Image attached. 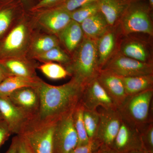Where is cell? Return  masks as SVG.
<instances>
[{
	"label": "cell",
	"mask_w": 153,
	"mask_h": 153,
	"mask_svg": "<svg viewBox=\"0 0 153 153\" xmlns=\"http://www.w3.org/2000/svg\"><path fill=\"white\" fill-rule=\"evenodd\" d=\"M130 1H137V0H129Z\"/></svg>",
	"instance_id": "ee69618b"
},
{
	"label": "cell",
	"mask_w": 153,
	"mask_h": 153,
	"mask_svg": "<svg viewBox=\"0 0 153 153\" xmlns=\"http://www.w3.org/2000/svg\"><path fill=\"white\" fill-rule=\"evenodd\" d=\"M73 111L55 124L53 153H70L77 146L78 137L74 126Z\"/></svg>",
	"instance_id": "52a82bcc"
},
{
	"label": "cell",
	"mask_w": 153,
	"mask_h": 153,
	"mask_svg": "<svg viewBox=\"0 0 153 153\" xmlns=\"http://www.w3.org/2000/svg\"><path fill=\"white\" fill-rule=\"evenodd\" d=\"M13 17V11L10 9H6L0 11V36L10 27Z\"/></svg>",
	"instance_id": "1f68e13d"
},
{
	"label": "cell",
	"mask_w": 153,
	"mask_h": 153,
	"mask_svg": "<svg viewBox=\"0 0 153 153\" xmlns=\"http://www.w3.org/2000/svg\"><path fill=\"white\" fill-rule=\"evenodd\" d=\"M65 68L69 76L83 86L96 78L100 70L96 40L84 36L73 52L71 61Z\"/></svg>",
	"instance_id": "7a4b0ae2"
},
{
	"label": "cell",
	"mask_w": 153,
	"mask_h": 153,
	"mask_svg": "<svg viewBox=\"0 0 153 153\" xmlns=\"http://www.w3.org/2000/svg\"><path fill=\"white\" fill-rule=\"evenodd\" d=\"M0 112L12 134H19L29 121L25 114L7 97L0 96Z\"/></svg>",
	"instance_id": "5bb4252c"
},
{
	"label": "cell",
	"mask_w": 153,
	"mask_h": 153,
	"mask_svg": "<svg viewBox=\"0 0 153 153\" xmlns=\"http://www.w3.org/2000/svg\"><path fill=\"white\" fill-rule=\"evenodd\" d=\"M101 69L121 76H133L153 74V63H144L122 55L116 50Z\"/></svg>",
	"instance_id": "8992f818"
},
{
	"label": "cell",
	"mask_w": 153,
	"mask_h": 153,
	"mask_svg": "<svg viewBox=\"0 0 153 153\" xmlns=\"http://www.w3.org/2000/svg\"><path fill=\"white\" fill-rule=\"evenodd\" d=\"M149 1V4L150 7L151 9L152 10L153 7V0H148Z\"/></svg>",
	"instance_id": "60d3db41"
},
{
	"label": "cell",
	"mask_w": 153,
	"mask_h": 153,
	"mask_svg": "<svg viewBox=\"0 0 153 153\" xmlns=\"http://www.w3.org/2000/svg\"><path fill=\"white\" fill-rule=\"evenodd\" d=\"M119 33L117 25L112 27H109L97 40L100 69L103 67L115 52L117 47L118 35Z\"/></svg>",
	"instance_id": "2e32d148"
},
{
	"label": "cell",
	"mask_w": 153,
	"mask_h": 153,
	"mask_svg": "<svg viewBox=\"0 0 153 153\" xmlns=\"http://www.w3.org/2000/svg\"><path fill=\"white\" fill-rule=\"evenodd\" d=\"M98 111L100 121L95 138L103 146L111 149L120 128L122 118L118 108L106 109L101 108Z\"/></svg>",
	"instance_id": "ba28073f"
},
{
	"label": "cell",
	"mask_w": 153,
	"mask_h": 153,
	"mask_svg": "<svg viewBox=\"0 0 153 153\" xmlns=\"http://www.w3.org/2000/svg\"><path fill=\"white\" fill-rule=\"evenodd\" d=\"M97 78L117 108L119 107L127 96L121 76L108 70L101 69Z\"/></svg>",
	"instance_id": "4fadbf2b"
},
{
	"label": "cell",
	"mask_w": 153,
	"mask_h": 153,
	"mask_svg": "<svg viewBox=\"0 0 153 153\" xmlns=\"http://www.w3.org/2000/svg\"><path fill=\"white\" fill-rule=\"evenodd\" d=\"M58 36L67 51L71 53L75 51L84 37L80 24L73 20H71Z\"/></svg>",
	"instance_id": "ffe728a7"
},
{
	"label": "cell",
	"mask_w": 153,
	"mask_h": 153,
	"mask_svg": "<svg viewBox=\"0 0 153 153\" xmlns=\"http://www.w3.org/2000/svg\"><path fill=\"white\" fill-rule=\"evenodd\" d=\"M83 120L89 140L95 139L100 121V114L97 110H91L84 108Z\"/></svg>",
	"instance_id": "d4e9b609"
},
{
	"label": "cell",
	"mask_w": 153,
	"mask_h": 153,
	"mask_svg": "<svg viewBox=\"0 0 153 153\" xmlns=\"http://www.w3.org/2000/svg\"><path fill=\"white\" fill-rule=\"evenodd\" d=\"M152 10L149 4L143 0L130 2L118 23L120 34L126 36L133 33H141L152 36Z\"/></svg>",
	"instance_id": "277c9868"
},
{
	"label": "cell",
	"mask_w": 153,
	"mask_h": 153,
	"mask_svg": "<svg viewBox=\"0 0 153 153\" xmlns=\"http://www.w3.org/2000/svg\"><path fill=\"white\" fill-rule=\"evenodd\" d=\"M18 136V153H32L25 141L21 137Z\"/></svg>",
	"instance_id": "d590c367"
},
{
	"label": "cell",
	"mask_w": 153,
	"mask_h": 153,
	"mask_svg": "<svg viewBox=\"0 0 153 153\" xmlns=\"http://www.w3.org/2000/svg\"><path fill=\"white\" fill-rule=\"evenodd\" d=\"M39 98L38 114L29 122L55 123L74 111L80 102L83 86L73 78L60 85H53L40 80L36 87Z\"/></svg>",
	"instance_id": "6da1fadb"
},
{
	"label": "cell",
	"mask_w": 153,
	"mask_h": 153,
	"mask_svg": "<svg viewBox=\"0 0 153 153\" xmlns=\"http://www.w3.org/2000/svg\"><path fill=\"white\" fill-rule=\"evenodd\" d=\"M40 80L37 77L9 75L0 83V96L7 97L15 91L22 88H36Z\"/></svg>",
	"instance_id": "44dd1931"
},
{
	"label": "cell",
	"mask_w": 153,
	"mask_h": 153,
	"mask_svg": "<svg viewBox=\"0 0 153 153\" xmlns=\"http://www.w3.org/2000/svg\"><path fill=\"white\" fill-rule=\"evenodd\" d=\"M6 153H18V136L13 139L12 143Z\"/></svg>",
	"instance_id": "8d00e7d4"
},
{
	"label": "cell",
	"mask_w": 153,
	"mask_h": 153,
	"mask_svg": "<svg viewBox=\"0 0 153 153\" xmlns=\"http://www.w3.org/2000/svg\"><path fill=\"white\" fill-rule=\"evenodd\" d=\"M28 30L24 24L17 25L9 33L2 46L1 51L6 56L16 57L25 50L28 40Z\"/></svg>",
	"instance_id": "9a60e30c"
},
{
	"label": "cell",
	"mask_w": 153,
	"mask_h": 153,
	"mask_svg": "<svg viewBox=\"0 0 153 153\" xmlns=\"http://www.w3.org/2000/svg\"><path fill=\"white\" fill-rule=\"evenodd\" d=\"M123 36L117 48V52L140 62L153 63L152 53L146 42L130 35Z\"/></svg>",
	"instance_id": "7c38bea8"
},
{
	"label": "cell",
	"mask_w": 153,
	"mask_h": 153,
	"mask_svg": "<svg viewBox=\"0 0 153 153\" xmlns=\"http://www.w3.org/2000/svg\"><path fill=\"white\" fill-rule=\"evenodd\" d=\"M36 57L38 59L46 62H58L65 66L69 64L71 60V57L59 46L52 48L43 54L36 55Z\"/></svg>",
	"instance_id": "4316f807"
},
{
	"label": "cell",
	"mask_w": 153,
	"mask_h": 153,
	"mask_svg": "<svg viewBox=\"0 0 153 153\" xmlns=\"http://www.w3.org/2000/svg\"><path fill=\"white\" fill-rule=\"evenodd\" d=\"M65 0H41L33 8V10L49 7L52 6H57L63 2Z\"/></svg>",
	"instance_id": "e575fe53"
},
{
	"label": "cell",
	"mask_w": 153,
	"mask_h": 153,
	"mask_svg": "<svg viewBox=\"0 0 153 153\" xmlns=\"http://www.w3.org/2000/svg\"><path fill=\"white\" fill-rule=\"evenodd\" d=\"M107 153H117L114 150L112 149H109L108 150V151L107 152Z\"/></svg>",
	"instance_id": "b9f144b4"
},
{
	"label": "cell",
	"mask_w": 153,
	"mask_h": 153,
	"mask_svg": "<svg viewBox=\"0 0 153 153\" xmlns=\"http://www.w3.org/2000/svg\"><path fill=\"white\" fill-rule=\"evenodd\" d=\"M96 1L97 0H65L56 7L71 13L83 5Z\"/></svg>",
	"instance_id": "d6a6232c"
},
{
	"label": "cell",
	"mask_w": 153,
	"mask_h": 153,
	"mask_svg": "<svg viewBox=\"0 0 153 153\" xmlns=\"http://www.w3.org/2000/svg\"><path fill=\"white\" fill-rule=\"evenodd\" d=\"M71 20L69 12L55 7L41 14L39 22L46 30L58 35Z\"/></svg>",
	"instance_id": "e0dca14e"
},
{
	"label": "cell",
	"mask_w": 153,
	"mask_h": 153,
	"mask_svg": "<svg viewBox=\"0 0 153 153\" xmlns=\"http://www.w3.org/2000/svg\"><path fill=\"white\" fill-rule=\"evenodd\" d=\"M111 149L117 153L144 150L139 131L123 120Z\"/></svg>",
	"instance_id": "8fae6325"
},
{
	"label": "cell",
	"mask_w": 153,
	"mask_h": 153,
	"mask_svg": "<svg viewBox=\"0 0 153 153\" xmlns=\"http://www.w3.org/2000/svg\"><path fill=\"white\" fill-rule=\"evenodd\" d=\"M127 96L153 89V74L133 76H121Z\"/></svg>",
	"instance_id": "7402d4cb"
},
{
	"label": "cell",
	"mask_w": 153,
	"mask_h": 153,
	"mask_svg": "<svg viewBox=\"0 0 153 153\" xmlns=\"http://www.w3.org/2000/svg\"><path fill=\"white\" fill-rule=\"evenodd\" d=\"M8 76V74L6 72L4 68L0 63V83Z\"/></svg>",
	"instance_id": "74e56055"
},
{
	"label": "cell",
	"mask_w": 153,
	"mask_h": 153,
	"mask_svg": "<svg viewBox=\"0 0 153 153\" xmlns=\"http://www.w3.org/2000/svg\"><path fill=\"white\" fill-rule=\"evenodd\" d=\"M59 44L58 39L55 36L45 35L36 38L32 44V50L36 56L59 46Z\"/></svg>",
	"instance_id": "484cf974"
},
{
	"label": "cell",
	"mask_w": 153,
	"mask_h": 153,
	"mask_svg": "<svg viewBox=\"0 0 153 153\" xmlns=\"http://www.w3.org/2000/svg\"><path fill=\"white\" fill-rule=\"evenodd\" d=\"M99 10L111 27L117 26L120 19L127 7L129 0H97Z\"/></svg>",
	"instance_id": "ac0fdd59"
},
{
	"label": "cell",
	"mask_w": 153,
	"mask_h": 153,
	"mask_svg": "<svg viewBox=\"0 0 153 153\" xmlns=\"http://www.w3.org/2000/svg\"><path fill=\"white\" fill-rule=\"evenodd\" d=\"M144 149L148 153H153V122L140 131Z\"/></svg>",
	"instance_id": "f546056e"
},
{
	"label": "cell",
	"mask_w": 153,
	"mask_h": 153,
	"mask_svg": "<svg viewBox=\"0 0 153 153\" xmlns=\"http://www.w3.org/2000/svg\"><path fill=\"white\" fill-rule=\"evenodd\" d=\"M3 118L2 117L1 115V112H0V120H2Z\"/></svg>",
	"instance_id": "7bdbcfd3"
},
{
	"label": "cell",
	"mask_w": 153,
	"mask_h": 153,
	"mask_svg": "<svg viewBox=\"0 0 153 153\" xmlns=\"http://www.w3.org/2000/svg\"><path fill=\"white\" fill-rule=\"evenodd\" d=\"M80 102L84 108L91 110H97L99 107L106 109L118 108L97 77L83 86Z\"/></svg>",
	"instance_id": "9c48e42d"
},
{
	"label": "cell",
	"mask_w": 153,
	"mask_h": 153,
	"mask_svg": "<svg viewBox=\"0 0 153 153\" xmlns=\"http://www.w3.org/2000/svg\"><path fill=\"white\" fill-rule=\"evenodd\" d=\"M7 97L25 114L29 121L36 117L39 107V95L36 88H22L15 91Z\"/></svg>",
	"instance_id": "30bf717a"
},
{
	"label": "cell",
	"mask_w": 153,
	"mask_h": 153,
	"mask_svg": "<svg viewBox=\"0 0 153 153\" xmlns=\"http://www.w3.org/2000/svg\"><path fill=\"white\" fill-rule=\"evenodd\" d=\"M8 75L24 77H36L34 68L24 60L16 58H10L1 63Z\"/></svg>",
	"instance_id": "603a6c76"
},
{
	"label": "cell",
	"mask_w": 153,
	"mask_h": 153,
	"mask_svg": "<svg viewBox=\"0 0 153 153\" xmlns=\"http://www.w3.org/2000/svg\"><path fill=\"white\" fill-rule=\"evenodd\" d=\"M12 134L7 123L4 120H0V148Z\"/></svg>",
	"instance_id": "836d02e7"
},
{
	"label": "cell",
	"mask_w": 153,
	"mask_h": 153,
	"mask_svg": "<svg viewBox=\"0 0 153 153\" xmlns=\"http://www.w3.org/2000/svg\"><path fill=\"white\" fill-rule=\"evenodd\" d=\"M80 25L84 36L96 41L110 27L105 17L100 11L85 19Z\"/></svg>",
	"instance_id": "d6986e66"
},
{
	"label": "cell",
	"mask_w": 153,
	"mask_h": 153,
	"mask_svg": "<svg viewBox=\"0 0 153 153\" xmlns=\"http://www.w3.org/2000/svg\"><path fill=\"white\" fill-rule=\"evenodd\" d=\"M39 69L48 78L52 79H60L69 76L65 67L52 62H47L39 66Z\"/></svg>",
	"instance_id": "83f0119b"
},
{
	"label": "cell",
	"mask_w": 153,
	"mask_h": 153,
	"mask_svg": "<svg viewBox=\"0 0 153 153\" xmlns=\"http://www.w3.org/2000/svg\"><path fill=\"white\" fill-rule=\"evenodd\" d=\"M97 1L88 3L70 13L71 20L80 24L85 19L98 12Z\"/></svg>",
	"instance_id": "f1b7e54d"
},
{
	"label": "cell",
	"mask_w": 153,
	"mask_h": 153,
	"mask_svg": "<svg viewBox=\"0 0 153 153\" xmlns=\"http://www.w3.org/2000/svg\"><path fill=\"white\" fill-rule=\"evenodd\" d=\"M153 89L127 96L118 108L123 120L140 132L153 122L151 115Z\"/></svg>",
	"instance_id": "3957f363"
},
{
	"label": "cell",
	"mask_w": 153,
	"mask_h": 153,
	"mask_svg": "<svg viewBox=\"0 0 153 153\" xmlns=\"http://www.w3.org/2000/svg\"><path fill=\"white\" fill-rule=\"evenodd\" d=\"M55 124L28 122L18 135L25 141L32 153H53Z\"/></svg>",
	"instance_id": "5b68a950"
},
{
	"label": "cell",
	"mask_w": 153,
	"mask_h": 153,
	"mask_svg": "<svg viewBox=\"0 0 153 153\" xmlns=\"http://www.w3.org/2000/svg\"><path fill=\"white\" fill-rule=\"evenodd\" d=\"M109 148L106 147L104 146H102L101 148L96 152H94L93 153H107L108 150L109 149Z\"/></svg>",
	"instance_id": "f35d334b"
},
{
	"label": "cell",
	"mask_w": 153,
	"mask_h": 153,
	"mask_svg": "<svg viewBox=\"0 0 153 153\" xmlns=\"http://www.w3.org/2000/svg\"><path fill=\"white\" fill-rule=\"evenodd\" d=\"M103 146L97 139L89 140L86 144L77 146L70 153H93Z\"/></svg>",
	"instance_id": "4dcf8cb0"
},
{
	"label": "cell",
	"mask_w": 153,
	"mask_h": 153,
	"mask_svg": "<svg viewBox=\"0 0 153 153\" xmlns=\"http://www.w3.org/2000/svg\"><path fill=\"white\" fill-rule=\"evenodd\" d=\"M125 153H148L145 150H135L128 152Z\"/></svg>",
	"instance_id": "ab89813d"
},
{
	"label": "cell",
	"mask_w": 153,
	"mask_h": 153,
	"mask_svg": "<svg viewBox=\"0 0 153 153\" xmlns=\"http://www.w3.org/2000/svg\"><path fill=\"white\" fill-rule=\"evenodd\" d=\"M84 109V107L79 102L73 111L74 126L78 137V144L77 146L86 144L89 141L83 120Z\"/></svg>",
	"instance_id": "cb8c5ba5"
}]
</instances>
